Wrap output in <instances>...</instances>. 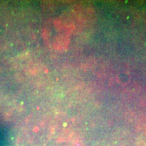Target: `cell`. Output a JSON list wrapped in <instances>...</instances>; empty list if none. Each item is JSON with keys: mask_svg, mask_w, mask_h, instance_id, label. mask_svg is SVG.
<instances>
[{"mask_svg": "<svg viewBox=\"0 0 146 146\" xmlns=\"http://www.w3.org/2000/svg\"><path fill=\"white\" fill-rule=\"evenodd\" d=\"M125 79V81L127 84H128L129 81L130 80L129 75L126 73H120L119 75L117 76V80L118 81L120 82V83L123 84V80Z\"/></svg>", "mask_w": 146, "mask_h": 146, "instance_id": "obj_1", "label": "cell"}]
</instances>
